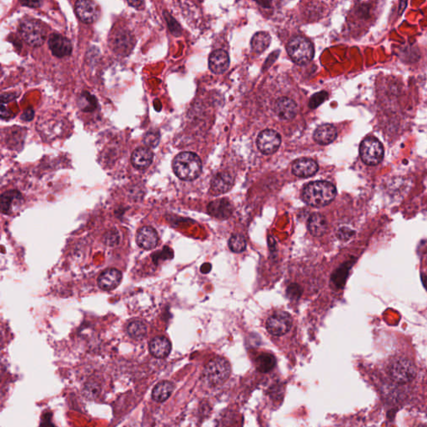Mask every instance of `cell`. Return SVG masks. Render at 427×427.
Here are the masks:
<instances>
[{
	"instance_id": "cell-23",
	"label": "cell",
	"mask_w": 427,
	"mask_h": 427,
	"mask_svg": "<svg viewBox=\"0 0 427 427\" xmlns=\"http://www.w3.org/2000/svg\"><path fill=\"white\" fill-rule=\"evenodd\" d=\"M174 389H175V386L170 381H161L153 389L151 397L156 402H165L170 397Z\"/></svg>"
},
{
	"instance_id": "cell-5",
	"label": "cell",
	"mask_w": 427,
	"mask_h": 427,
	"mask_svg": "<svg viewBox=\"0 0 427 427\" xmlns=\"http://www.w3.org/2000/svg\"><path fill=\"white\" fill-rule=\"evenodd\" d=\"M287 52L294 62L298 65H305L314 57L315 49L311 42L305 38L296 36L289 41Z\"/></svg>"
},
{
	"instance_id": "cell-28",
	"label": "cell",
	"mask_w": 427,
	"mask_h": 427,
	"mask_svg": "<svg viewBox=\"0 0 427 427\" xmlns=\"http://www.w3.org/2000/svg\"><path fill=\"white\" fill-rule=\"evenodd\" d=\"M21 198H22V196H21L20 193L16 191V190H10V191L5 192V194H3L2 196H1V210H2V212L7 214L10 211V207L13 206V204L19 201Z\"/></svg>"
},
{
	"instance_id": "cell-25",
	"label": "cell",
	"mask_w": 427,
	"mask_h": 427,
	"mask_svg": "<svg viewBox=\"0 0 427 427\" xmlns=\"http://www.w3.org/2000/svg\"><path fill=\"white\" fill-rule=\"evenodd\" d=\"M270 36L266 32H258L251 40L252 49L257 53H261L267 49L270 44Z\"/></svg>"
},
{
	"instance_id": "cell-33",
	"label": "cell",
	"mask_w": 427,
	"mask_h": 427,
	"mask_svg": "<svg viewBox=\"0 0 427 427\" xmlns=\"http://www.w3.org/2000/svg\"><path fill=\"white\" fill-rule=\"evenodd\" d=\"M328 98V94L325 91L322 92L317 93L316 95L312 96L311 99L309 100V106L311 109H316L319 105H321L325 100Z\"/></svg>"
},
{
	"instance_id": "cell-41",
	"label": "cell",
	"mask_w": 427,
	"mask_h": 427,
	"mask_svg": "<svg viewBox=\"0 0 427 427\" xmlns=\"http://www.w3.org/2000/svg\"><path fill=\"white\" fill-rule=\"evenodd\" d=\"M49 418V419H47L46 416V419H45V420H43V421H42L41 427H55L53 425V424H52V423L50 422Z\"/></svg>"
},
{
	"instance_id": "cell-30",
	"label": "cell",
	"mask_w": 427,
	"mask_h": 427,
	"mask_svg": "<svg viewBox=\"0 0 427 427\" xmlns=\"http://www.w3.org/2000/svg\"><path fill=\"white\" fill-rule=\"evenodd\" d=\"M229 247L235 253H241L246 249V240L240 234L231 236L229 240Z\"/></svg>"
},
{
	"instance_id": "cell-16",
	"label": "cell",
	"mask_w": 427,
	"mask_h": 427,
	"mask_svg": "<svg viewBox=\"0 0 427 427\" xmlns=\"http://www.w3.org/2000/svg\"><path fill=\"white\" fill-rule=\"evenodd\" d=\"M318 169L319 166L317 162L306 158L297 159L292 165V172L294 175L302 178H307L314 176Z\"/></svg>"
},
{
	"instance_id": "cell-3",
	"label": "cell",
	"mask_w": 427,
	"mask_h": 427,
	"mask_svg": "<svg viewBox=\"0 0 427 427\" xmlns=\"http://www.w3.org/2000/svg\"><path fill=\"white\" fill-rule=\"evenodd\" d=\"M19 32L26 44L31 47H40L46 40V26L38 19H27L22 21L19 24Z\"/></svg>"
},
{
	"instance_id": "cell-32",
	"label": "cell",
	"mask_w": 427,
	"mask_h": 427,
	"mask_svg": "<svg viewBox=\"0 0 427 427\" xmlns=\"http://www.w3.org/2000/svg\"><path fill=\"white\" fill-rule=\"evenodd\" d=\"M104 244L109 246L118 245L120 242V234L116 230L108 231L104 237Z\"/></svg>"
},
{
	"instance_id": "cell-40",
	"label": "cell",
	"mask_w": 427,
	"mask_h": 427,
	"mask_svg": "<svg viewBox=\"0 0 427 427\" xmlns=\"http://www.w3.org/2000/svg\"><path fill=\"white\" fill-rule=\"evenodd\" d=\"M211 270V265L209 263L204 264L203 266H201V272L204 274H207L210 272Z\"/></svg>"
},
{
	"instance_id": "cell-15",
	"label": "cell",
	"mask_w": 427,
	"mask_h": 427,
	"mask_svg": "<svg viewBox=\"0 0 427 427\" xmlns=\"http://www.w3.org/2000/svg\"><path fill=\"white\" fill-rule=\"evenodd\" d=\"M230 65V57L227 52L218 49L210 54L209 59V66L213 73L223 74L228 70Z\"/></svg>"
},
{
	"instance_id": "cell-17",
	"label": "cell",
	"mask_w": 427,
	"mask_h": 427,
	"mask_svg": "<svg viewBox=\"0 0 427 427\" xmlns=\"http://www.w3.org/2000/svg\"><path fill=\"white\" fill-rule=\"evenodd\" d=\"M234 185V179L230 174L219 173L213 178L210 184V192L214 195H219L228 192Z\"/></svg>"
},
{
	"instance_id": "cell-11",
	"label": "cell",
	"mask_w": 427,
	"mask_h": 427,
	"mask_svg": "<svg viewBox=\"0 0 427 427\" xmlns=\"http://www.w3.org/2000/svg\"><path fill=\"white\" fill-rule=\"evenodd\" d=\"M48 44L52 53L58 58L70 55L73 49L70 40L56 33L49 36Z\"/></svg>"
},
{
	"instance_id": "cell-8",
	"label": "cell",
	"mask_w": 427,
	"mask_h": 427,
	"mask_svg": "<svg viewBox=\"0 0 427 427\" xmlns=\"http://www.w3.org/2000/svg\"><path fill=\"white\" fill-rule=\"evenodd\" d=\"M292 326V318L284 311L275 312L266 321L269 333L275 336H281L288 333Z\"/></svg>"
},
{
	"instance_id": "cell-10",
	"label": "cell",
	"mask_w": 427,
	"mask_h": 427,
	"mask_svg": "<svg viewBox=\"0 0 427 427\" xmlns=\"http://www.w3.org/2000/svg\"><path fill=\"white\" fill-rule=\"evenodd\" d=\"M281 143V138L277 132L273 129H266L259 134L257 147L261 152L271 155L277 151Z\"/></svg>"
},
{
	"instance_id": "cell-4",
	"label": "cell",
	"mask_w": 427,
	"mask_h": 427,
	"mask_svg": "<svg viewBox=\"0 0 427 427\" xmlns=\"http://www.w3.org/2000/svg\"><path fill=\"white\" fill-rule=\"evenodd\" d=\"M231 368L228 360L216 357L210 360L204 371V378L210 386L222 385L231 376Z\"/></svg>"
},
{
	"instance_id": "cell-7",
	"label": "cell",
	"mask_w": 427,
	"mask_h": 427,
	"mask_svg": "<svg viewBox=\"0 0 427 427\" xmlns=\"http://www.w3.org/2000/svg\"><path fill=\"white\" fill-rule=\"evenodd\" d=\"M390 376L398 383L405 384L412 381L416 377V368L411 360L399 358L390 365Z\"/></svg>"
},
{
	"instance_id": "cell-38",
	"label": "cell",
	"mask_w": 427,
	"mask_h": 427,
	"mask_svg": "<svg viewBox=\"0 0 427 427\" xmlns=\"http://www.w3.org/2000/svg\"><path fill=\"white\" fill-rule=\"evenodd\" d=\"M34 113H35V112L31 109L24 111V113L22 116V119L24 120H27V121H30V120H32L33 117H34Z\"/></svg>"
},
{
	"instance_id": "cell-12",
	"label": "cell",
	"mask_w": 427,
	"mask_h": 427,
	"mask_svg": "<svg viewBox=\"0 0 427 427\" xmlns=\"http://www.w3.org/2000/svg\"><path fill=\"white\" fill-rule=\"evenodd\" d=\"M134 37L128 31L120 30L116 32L112 38L113 50L120 54H128L134 47Z\"/></svg>"
},
{
	"instance_id": "cell-26",
	"label": "cell",
	"mask_w": 427,
	"mask_h": 427,
	"mask_svg": "<svg viewBox=\"0 0 427 427\" xmlns=\"http://www.w3.org/2000/svg\"><path fill=\"white\" fill-rule=\"evenodd\" d=\"M78 105L83 112H92L97 108L98 102L96 98L90 93L83 92L79 95Z\"/></svg>"
},
{
	"instance_id": "cell-36",
	"label": "cell",
	"mask_w": 427,
	"mask_h": 427,
	"mask_svg": "<svg viewBox=\"0 0 427 427\" xmlns=\"http://www.w3.org/2000/svg\"><path fill=\"white\" fill-rule=\"evenodd\" d=\"M287 294L290 298H298L301 294V289L297 284H291L287 289Z\"/></svg>"
},
{
	"instance_id": "cell-18",
	"label": "cell",
	"mask_w": 427,
	"mask_h": 427,
	"mask_svg": "<svg viewBox=\"0 0 427 427\" xmlns=\"http://www.w3.org/2000/svg\"><path fill=\"white\" fill-rule=\"evenodd\" d=\"M208 212L210 215L218 219H227L233 212V207L228 200H215L209 204Z\"/></svg>"
},
{
	"instance_id": "cell-20",
	"label": "cell",
	"mask_w": 427,
	"mask_h": 427,
	"mask_svg": "<svg viewBox=\"0 0 427 427\" xmlns=\"http://www.w3.org/2000/svg\"><path fill=\"white\" fill-rule=\"evenodd\" d=\"M149 350L154 357L163 359L169 356L171 351V343L164 336H157L151 339L149 345Z\"/></svg>"
},
{
	"instance_id": "cell-29",
	"label": "cell",
	"mask_w": 427,
	"mask_h": 427,
	"mask_svg": "<svg viewBox=\"0 0 427 427\" xmlns=\"http://www.w3.org/2000/svg\"><path fill=\"white\" fill-rule=\"evenodd\" d=\"M257 369L261 372H268L275 367V359L272 355L263 354L257 360Z\"/></svg>"
},
{
	"instance_id": "cell-9",
	"label": "cell",
	"mask_w": 427,
	"mask_h": 427,
	"mask_svg": "<svg viewBox=\"0 0 427 427\" xmlns=\"http://www.w3.org/2000/svg\"><path fill=\"white\" fill-rule=\"evenodd\" d=\"M74 10L77 16L84 23H95L100 18V7L94 1L79 0L75 3Z\"/></svg>"
},
{
	"instance_id": "cell-19",
	"label": "cell",
	"mask_w": 427,
	"mask_h": 427,
	"mask_svg": "<svg viewBox=\"0 0 427 427\" xmlns=\"http://www.w3.org/2000/svg\"><path fill=\"white\" fill-rule=\"evenodd\" d=\"M154 154L148 147H139L131 155V163L134 168L145 169L152 164Z\"/></svg>"
},
{
	"instance_id": "cell-34",
	"label": "cell",
	"mask_w": 427,
	"mask_h": 427,
	"mask_svg": "<svg viewBox=\"0 0 427 427\" xmlns=\"http://www.w3.org/2000/svg\"><path fill=\"white\" fill-rule=\"evenodd\" d=\"M159 142V132H149L146 134L144 139V143L146 144L147 147H155L158 146Z\"/></svg>"
},
{
	"instance_id": "cell-24",
	"label": "cell",
	"mask_w": 427,
	"mask_h": 427,
	"mask_svg": "<svg viewBox=\"0 0 427 427\" xmlns=\"http://www.w3.org/2000/svg\"><path fill=\"white\" fill-rule=\"evenodd\" d=\"M327 226L326 218L321 214L315 213L309 217V221H308V229L313 236H323L327 231Z\"/></svg>"
},
{
	"instance_id": "cell-27",
	"label": "cell",
	"mask_w": 427,
	"mask_h": 427,
	"mask_svg": "<svg viewBox=\"0 0 427 427\" xmlns=\"http://www.w3.org/2000/svg\"><path fill=\"white\" fill-rule=\"evenodd\" d=\"M127 332L129 336L133 339H143L147 335V326L142 321H132L127 326Z\"/></svg>"
},
{
	"instance_id": "cell-1",
	"label": "cell",
	"mask_w": 427,
	"mask_h": 427,
	"mask_svg": "<svg viewBox=\"0 0 427 427\" xmlns=\"http://www.w3.org/2000/svg\"><path fill=\"white\" fill-rule=\"evenodd\" d=\"M336 188L328 181H314L303 189L302 198L305 203L314 207L327 206L336 196Z\"/></svg>"
},
{
	"instance_id": "cell-13",
	"label": "cell",
	"mask_w": 427,
	"mask_h": 427,
	"mask_svg": "<svg viewBox=\"0 0 427 427\" xmlns=\"http://www.w3.org/2000/svg\"><path fill=\"white\" fill-rule=\"evenodd\" d=\"M137 244L144 249H152L156 247L159 242V236L155 229L144 226L139 229L136 236Z\"/></svg>"
},
{
	"instance_id": "cell-35",
	"label": "cell",
	"mask_w": 427,
	"mask_h": 427,
	"mask_svg": "<svg viewBox=\"0 0 427 427\" xmlns=\"http://www.w3.org/2000/svg\"><path fill=\"white\" fill-rule=\"evenodd\" d=\"M84 390H86V395L88 397L95 398L96 395H98V393L100 391V386L96 382L90 381V382L86 384Z\"/></svg>"
},
{
	"instance_id": "cell-2",
	"label": "cell",
	"mask_w": 427,
	"mask_h": 427,
	"mask_svg": "<svg viewBox=\"0 0 427 427\" xmlns=\"http://www.w3.org/2000/svg\"><path fill=\"white\" fill-rule=\"evenodd\" d=\"M173 170L180 180L191 181L199 177L202 171V162L198 155L192 152H183L174 159Z\"/></svg>"
},
{
	"instance_id": "cell-37",
	"label": "cell",
	"mask_w": 427,
	"mask_h": 427,
	"mask_svg": "<svg viewBox=\"0 0 427 427\" xmlns=\"http://www.w3.org/2000/svg\"><path fill=\"white\" fill-rule=\"evenodd\" d=\"M353 235V231L347 228H342L339 230V238L347 239L350 238L351 236Z\"/></svg>"
},
{
	"instance_id": "cell-14",
	"label": "cell",
	"mask_w": 427,
	"mask_h": 427,
	"mask_svg": "<svg viewBox=\"0 0 427 427\" xmlns=\"http://www.w3.org/2000/svg\"><path fill=\"white\" fill-rule=\"evenodd\" d=\"M122 279V274L117 269H108L100 274L98 284L103 291H112L117 288Z\"/></svg>"
},
{
	"instance_id": "cell-6",
	"label": "cell",
	"mask_w": 427,
	"mask_h": 427,
	"mask_svg": "<svg viewBox=\"0 0 427 427\" xmlns=\"http://www.w3.org/2000/svg\"><path fill=\"white\" fill-rule=\"evenodd\" d=\"M360 158L367 165H377L384 158V148L381 142L373 137L365 138L360 146Z\"/></svg>"
},
{
	"instance_id": "cell-22",
	"label": "cell",
	"mask_w": 427,
	"mask_h": 427,
	"mask_svg": "<svg viewBox=\"0 0 427 427\" xmlns=\"http://www.w3.org/2000/svg\"><path fill=\"white\" fill-rule=\"evenodd\" d=\"M337 137V131L333 125L326 124L322 125L316 129L314 133V139L320 145H329L332 143Z\"/></svg>"
},
{
	"instance_id": "cell-39",
	"label": "cell",
	"mask_w": 427,
	"mask_h": 427,
	"mask_svg": "<svg viewBox=\"0 0 427 427\" xmlns=\"http://www.w3.org/2000/svg\"><path fill=\"white\" fill-rule=\"evenodd\" d=\"M22 5H25L27 7L36 8L39 7L41 5V3L39 2V1H35V2H22Z\"/></svg>"
},
{
	"instance_id": "cell-21",
	"label": "cell",
	"mask_w": 427,
	"mask_h": 427,
	"mask_svg": "<svg viewBox=\"0 0 427 427\" xmlns=\"http://www.w3.org/2000/svg\"><path fill=\"white\" fill-rule=\"evenodd\" d=\"M275 111L282 120H292L297 113V104L288 98H280L275 104Z\"/></svg>"
},
{
	"instance_id": "cell-31",
	"label": "cell",
	"mask_w": 427,
	"mask_h": 427,
	"mask_svg": "<svg viewBox=\"0 0 427 427\" xmlns=\"http://www.w3.org/2000/svg\"><path fill=\"white\" fill-rule=\"evenodd\" d=\"M349 269H350V267H349L348 265L346 264L335 271V274L332 276V280L335 283V286H337L338 287H341L343 284H345L347 275H348Z\"/></svg>"
}]
</instances>
